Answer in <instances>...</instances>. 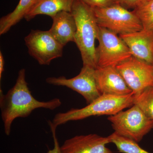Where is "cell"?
I'll return each instance as SVG.
<instances>
[{
	"mask_svg": "<svg viewBox=\"0 0 153 153\" xmlns=\"http://www.w3.org/2000/svg\"><path fill=\"white\" fill-rule=\"evenodd\" d=\"M71 13L76 27L74 42L80 52L83 66L96 68L95 43L98 36L99 26L93 9L81 0H75Z\"/></svg>",
	"mask_w": 153,
	"mask_h": 153,
	"instance_id": "7a4b0ae2",
	"label": "cell"
},
{
	"mask_svg": "<svg viewBox=\"0 0 153 153\" xmlns=\"http://www.w3.org/2000/svg\"><path fill=\"white\" fill-rule=\"evenodd\" d=\"M95 68L85 65L77 76L73 78L49 77L46 82L50 85L65 86L76 91L85 99L87 105L98 98L101 94L97 88L95 75Z\"/></svg>",
	"mask_w": 153,
	"mask_h": 153,
	"instance_id": "ba28073f",
	"label": "cell"
},
{
	"mask_svg": "<svg viewBox=\"0 0 153 153\" xmlns=\"http://www.w3.org/2000/svg\"><path fill=\"white\" fill-rule=\"evenodd\" d=\"M141 0H114L115 2L128 9H134Z\"/></svg>",
	"mask_w": 153,
	"mask_h": 153,
	"instance_id": "ffe728a7",
	"label": "cell"
},
{
	"mask_svg": "<svg viewBox=\"0 0 153 153\" xmlns=\"http://www.w3.org/2000/svg\"><path fill=\"white\" fill-rule=\"evenodd\" d=\"M38 0H20L13 12L0 20V35L6 34L13 26L25 18Z\"/></svg>",
	"mask_w": 153,
	"mask_h": 153,
	"instance_id": "9a60e30c",
	"label": "cell"
},
{
	"mask_svg": "<svg viewBox=\"0 0 153 153\" xmlns=\"http://www.w3.org/2000/svg\"><path fill=\"white\" fill-rule=\"evenodd\" d=\"M29 54L41 65H49L52 60L62 57L63 46L50 31L32 30L25 38Z\"/></svg>",
	"mask_w": 153,
	"mask_h": 153,
	"instance_id": "52a82bcc",
	"label": "cell"
},
{
	"mask_svg": "<svg viewBox=\"0 0 153 153\" xmlns=\"http://www.w3.org/2000/svg\"><path fill=\"white\" fill-rule=\"evenodd\" d=\"M62 102L55 98L47 101L37 100L32 95L26 79V70L19 71L16 83L5 94L0 89V108L7 136L10 134L12 124L18 118L27 117L33 111L40 108L53 110L59 107Z\"/></svg>",
	"mask_w": 153,
	"mask_h": 153,
	"instance_id": "6da1fadb",
	"label": "cell"
},
{
	"mask_svg": "<svg viewBox=\"0 0 153 153\" xmlns=\"http://www.w3.org/2000/svg\"><path fill=\"white\" fill-rule=\"evenodd\" d=\"M134 94L153 87V65L131 56L116 66Z\"/></svg>",
	"mask_w": 153,
	"mask_h": 153,
	"instance_id": "9c48e42d",
	"label": "cell"
},
{
	"mask_svg": "<svg viewBox=\"0 0 153 153\" xmlns=\"http://www.w3.org/2000/svg\"><path fill=\"white\" fill-rule=\"evenodd\" d=\"M132 55L153 65V33L143 30L120 35Z\"/></svg>",
	"mask_w": 153,
	"mask_h": 153,
	"instance_id": "7c38bea8",
	"label": "cell"
},
{
	"mask_svg": "<svg viewBox=\"0 0 153 153\" xmlns=\"http://www.w3.org/2000/svg\"><path fill=\"white\" fill-rule=\"evenodd\" d=\"M95 75L101 95H125L132 93L116 67L97 66Z\"/></svg>",
	"mask_w": 153,
	"mask_h": 153,
	"instance_id": "8fae6325",
	"label": "cell"
},
{
	"mask_svg": "<svg viewBox=\"0 0 153 153\" xmlns=\"http://www.w3.org/2000/svg\"><path fill=\"white\" fill-rule=\"evenodd\" d=\"M110 143L108 136L97 134L77 135L66 140L60 149L62 153H112L106 147Z\"/></svg>",
	"mask_w": 153,
	"mask_h": 153,
	"instance_id": "30bf717a",
	"label": "cell"
},
{
	"mask_svg": "<svg viewBox=\"0 0 153 153\" xmlns=\"http://www.w3.org/2000/svg\"><path fill=\"white\" fill-rule=\"evenodd\" d=\"M133 93L125 95L102 94L87 106L81 108H71L57 114L49 126L57 127L71 121L85 119L95 116L112 115L134 105Z\"/></svg>",
	"mask_w": 153,
	"mask_h": 153,
	"instance_id": "3957f363",
	"label": "cell"
},
{
	"mask_svg": "<svg viewBox=\"0 0 153 153\" xmlns=\"http://www.w3.org/2000/svg\"><path fill=\"white\" fill-rule=\"evenodd\" d=\"M52 19L53 23L49 31L55 39L63 47L69 42H74L76 27L71 13L62 11Z\"/></svg>",
	"mask_w": 153,
	"mask_h": 153,
	"instance_id": "4fadbf2b",
	"label": "cell"
},
{
	"mask_svg": "<svg viewBox=\"0 0 153 153\" xmlns=\"http://www.w3.org/2000/svg\"><path fill=\"white\" fill-rule=\"evenodd\" d=\"M132 11L141 23L143 30L153 33V0H141Z\"/></svg>",
	"mask_w": 153,
	"mask_h": 153,
	"instance_id": "2e32d148",
	"label": "cell"
},
{
	"mask_svg": "<svg viewBox=\"0 0 153 153\" xmlns=\"http://www.w3.org/2000/svg\"><path fill=\"white\" fill-rule=\"evenodd\" d=\"M50 127L52 131L53 140H54V148L52 149L49 150L47 153H62L60 149V146H59L58 140L56 136V128L52 127Z\"/></svg>",
	"mask_w": 153,
	"mask_h": 153,
	"instance_id": "44dd1931",
	"label": "cell"
},
{
	"mask_svg": "<svg viewBox=\"0 0 153 153\" xmlns=\"http://www.w3.org/2000/svg\"><path fill=\"white\" fill-rule=\"evenodd\" d=\"M75 0H38L25 17L27 21L38 15H44L51 18L62 11L71 13Z\"/></svg>",
	"mask_w": 153,
	"mask_h": 153,
	"instance_id": "5bb4252c",
	"label": "cell"
},
{
	"mask_svg": "<svg viewBox=\"0 0 153 153\" xmlns=\"http://www.w3.org/2000/svg\"><path fill=\"white\" fill-rule=\"evenodd\" d=\"M114 132L137 143L153 128V120L147 117L135 105L125 111L109 116Z\"/></svg>",
	"mask_w": 153,
	"mask_h": 153,
	"instance_id": "277c9868",
	"label": "cell"
},
{
	"mask_svg": "<svg viewBox=\"0 0 153 153\" xmlns=\"http://www.w3.org/2000/svg\"><path fill=\"white\" fill-rule=\"evenodd\" d=\"M92 8H103L116 4L114 0H81Z\"/></svg>",
	"mask_w": 153,
	"mask_h": 153,
	"instance_id": "d6986e66",
	"label": "cell"
},
{
	"mask_svg": "<svg viewBox=\"0 0 153 153\" xmlns=\"http://www.w3.org/2000/svg\"><path fill=\"white\" fill-rule=\"evenodd\" d=\"M133 102L147 117L153 120V87H148L139 93L133 94Z\"/></svg>",
	"mask_w": 153,
	"mask_h": 153,
	"instance_id": "e0dca14e",
	"label": "cell"
},
{
	"mask_svg": "<svg viewBox=\"0 0 153 153\" xmlns=\"http://www.w3.org/2000/svg\"><path fill=\"white\" fill-rule=\"evenodd\" d=\"M97 40V66L116 67L132 56L128 47L119 36L106 28L99 26Z\"/></svg>",
	"mask_w": 153,
	"mask_h": 153,
	"instance_id": "8992f818",
	"label": "cell"
},
{
	"mask_svg": "<svg viewBox=\"0 0 153 153\" xmlns=\"http://www.w3.org/2000/svg\"><path fill=\"white\" fill-rule=\"evenodd\" d=\"M111 143L115 145L118 150L122 153H151L141 147L138 143L115 132L109 135Z\"/></svg>",
	"mask_w": 153,
	"mask_h": 153,
	"instance_id": "ac0fdd59",
	"label": "cell"
},
{
	"mask_svg": "<svg viewBox=\"0 0 153 153\" xmlns=\"http://www.w3.org/2000/svg\"><path fill=\"white\" fill-rule=\"evenodd\" d=\"M5 61L1 52H0V79H1L3 72L4 70Z\"/></svg>",
	"mask_w": 153,
	"mask_h": 153,
	"instance_id": "7402d4cb",
	"label": "cell"
},
{
	"mask_svg": "<svg viewBox=\"0 0 153 153\" xmlns=\"http://www.w3.org/2000/svg\"><path fill=\"white\" fill-rule=\"evenodd\" d=\"M92 8L98 26L119 36L143 30L141 23L133 11L117 3L105 7Z\"/></svg>",
	"mask_w": 153,
	"mask_h": 153,
	"instance_id": "5b68a950",
	"label": "cell"
}]
</instances>
